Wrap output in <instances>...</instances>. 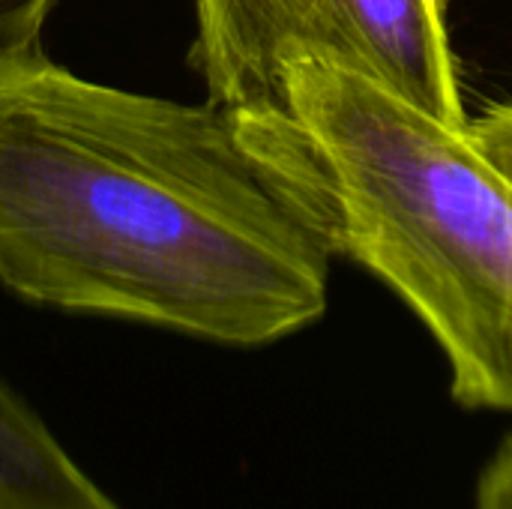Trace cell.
Wrapping results in <instances>:
<instances>
[{
  "label": "cell",
  "instance_id": "5",
  "mask_svg": "<svg viewBox=\"0 0 512 509\" xmlns=\"http://www.w3.org/2000/svg\"><path fill=\"white\" fill-rule=\"evenodd\" d=\"M54 0H0V66L39 54L42 27Z\"/></svg>",
  "mask_w": 512,
  "mask_h": 509
},
{
  "label": "cell",
  "instance_id": "3",
  "mask_svg": "<svg viewBox=\"0 0 512 509\" xmlns=\"http://www.w3.org/2000/svg\"><path fill=\"white\" fill-rule=\"evenodd\" d=\"M306 57L360 69L450 123L468 120L444 0H198L192 63L210 102L279 105L285 66Z\"/></svg>",
  "mask_w": 512,
  "mask_h": 509
},
{
  "label": "cell",
  "instance_id": "6",
  "mask_svg": "<svg viewBox=\"0 0 512 509\" xmlns=\"http://www.w3.org/2000/svg\"><path fill=\"white\" fill-rule=\"evenodd\" d=\"M465 132L480 156L512 186V99L495 102L465 120Z\"/></svg>",
  "mask_w": 512,
  "mask_h": 509
},
{
  "label": "cell",
  "instance_id": "2",
  "mask_svg": "<svg viewBox=\"0 0 512 509\" xmlns=\"http://www.w3.org/2000/svg\"><path fill=\"white\" fill-rule=\"evenodd\" d=\"M234 117L330 255L426 324L453 399L512 414V186L465 126L324 57L288 63L282 102Z\"/></svg>",
  "mask_w": 512,
  "mask_h": 509
},
{
  "label": "cell",
  "instance_id": "1",
  "mask_svg": "<svg viewBox=\"0 0 512 509\" xmlns=\"http://www.w3.org/2000/svg\"><path fill=\"white\" fill-rule=\"evenodd\" d=\"M330 249L231 108L0 66V282L69 312L234 348L327 312Z\"/></svg>",
  "mask_w": 512,
  "mask_h": 509
},
{
  "label": "cell",
  "instance_id": "7",
  "mask_svg": "<svg viewBox=\"0 0 512 509\" xmlns=\"http://www.w3.org/2000/svg\"><path fill=\"white\" fill-rule=\"evenodd\" d=\"M477 509H512V435L480 474Z\"/></svg>",
  "mask_w": 512,
  "mask_h": 509
},
{
  "label": "cell",
  "instance_id": "4",
  "mask_svg": "<svg viewBox=\"0 0 512 509\" xmlns=\"http://www.w3.org/2000/svg\"><path fill=\"white\" fill-rule=\"evenodd\" d=\"M0 509H123L0 375Z\"/></svg>",
  "mask_w": 512,
  "mask_h": 509
}]
</instances>
